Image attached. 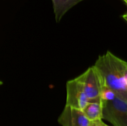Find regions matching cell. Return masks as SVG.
<instances>
[{
  "label": "cell",
  "mask_w": 127,
  "mask_h": 126,
  "mask_svg": "<svg viewBox=\"0 0 127 126\" xmlns=\"http://www.w3.org/2000/svg\"><path fill=\"white\" fill-rule=\"evenodd\" d=\"M123 61L107 51L98 58L94 66L100 75L103 87L109 88L116 96L127 100V86L123 75Z\"/></svg>",
  "instance_id": "6da1fadb"
},
{
  "label": "cell",
  "mask_w": 127,
  "mask_h": 126,
  "mask_svg": "<svg viewBox=\"0 0 127 126\" xmlns=\"http://www.w3.org/2000/svg\"><path fill=\"white\" fill-rule=\"evenodd\" d=\"M102 103V119L114 126H127V100L116 96L112 101Z\"/></svg>",
  "instance_id": "7a4b0ae2"
},
{
  "label": "cell",
  "mask_w": 127,
  "mask_h": 126,
  "mask_svg": "<svg viewBox=\"0 0 127 126\" xmlns=\"http://www.w3.org/2000/svg\"><path fill=\"white\" fill-rule=\"evenodd\" d=\"M81 82L89 101L100 100L103 84L99 72L93 66L77 77Z\"/></svg>",
  "instance_id": "3957f363"
},
{
  "label": "cell",
  "mask_w": 127,
  "mask_h": 126,
  "mask_svg": "<svg viewBox=\"0 0 127 126\" xmlns=\"http://www.w3.org/2000/svg\"><path fill=\"white\" fill-rule=\"evenodd\" d=\"M89 101L83 85L77 77L67 82L66 106L83 111Z\"/></svg>",
  "instance_id": "277c9868"
},
{
  "label": "cell",
  "mask_w": 127,
  "mask_h": 126,
  "mask_svg": "<svg viewBox=\"0 0 127 126\" xmlns=\"http://www.w3.org/2000/svg\"><path fill=\"white\" fill-rule=\"evenodd\" d=\"M58 122L62 126H89L91 122L83 111L68 106H65Z\"/></svg>",
  "instance_id": "5b68a950"
},
{
  "label": "cell",
  "mask_w": 127,
  "mask_h": 126,
  "mask_svg": "<svg viewBox=\"0 0 127 126\" xmlns=\"http://www.w3.org/2000/svg\"><path fill=\"white\" fill-rule=\"evenodd\" d=\"M56 22L61 21L62 17L72 7L84 0H52Z\"/></svg>",
  "instance_id": "8992f818"
},
{
  "label": "cell",
  "mask_w": 127,
  "mask_h": 126,
  "mask_svg": "<svg viewBox=\"0 0 127 126\" xmlns=\"http://www.w3.org/2000/svg\"><path fill=\"white\" fill-rule=\"evenodd\" d=\"M102 103L101 100L89 101L83 110V113L91 122L102 120Z\"/></svg>",
  "instance_id": "52a82bcc"
},
{
  "label": "cell",
  "mask_w": 127,
  "mask_h": 126,
  "mask_svg": "<svg viewBox=\"0 0 127 126\" xmlns=\"http://www.w3.org/2000/svg\"><path fill=\"white\" fill-rule=\"evenodd\" d=\"M116 96L115 93L107 87H103L100 95V100L102 101H109L114 100Z\"/></svg>",
  "instance_id": "ba28073f"
},
{
  "label": "cell",
  "mask_w": 127,
  "mask_h": 126,
  "mask_svg": "<svg viewBox=\"0 0 127 126\" xmlns=\"http://www.w3.org/2000/svg\"><path fill=\"white\" fill-rule=\"evenodd\" d=\"M123 75L125 82L127 86V62L123 61Z\"/></svg>",
  "instance_id": "9c48e42d"
},
{
  "label": "cell",
  "mask_w": 127,
  "mask_h": 126,
  "mask_svg": "<svg viewBox=\"0 0 127 126\" xmlns=\"http://www.w3.org/2000/svg\"><path fill=\"white\" fill-rule=\"evenodd\" d=\"M93 122L95 124V126H109V125L104 123V122L102 121V120H99V121H97Z\"/></svg>",
  "instance_id": "30bf717a"
},
{
  "label": "cell",
  "mask_w": 127,
  "mask_h": 126,
  "mask_svg": "<svg viewBox=\"0 0 127 126\" xmlns=\"http://www.w3.org/2000/svg\"><path fill=\"white\" fill-rule=\"evenodd\" d=\"M122 17H123V18H124V19H125V21H126L127 22V13H125V14L123 15Z\"/></svg>",
  "instance_id": "8fae6325"
},
{
  "label": "cell",
  "mask_w": 127,
  "mask_h": 126,
  "mask_svg": "<svg viewBox=\"0 0 127 126\" xmlns=\"http://www.w3.org/2000/svg\"><path fill=\"white\" fill-rule=\"evenodd\" d=\"M95 126V124L94 123V122H91V124H90V126Z\"/></svg>",
  "instance_id": "7c38bea8"
},
{
  "label": "cell",
  "mask_w": 127,
  "mask_h": 126,
  "mask_svg": "<svg viewBox=\"0 0 127 126\" xmlns=\"http://www.w3.org/2000/svg\"><path fill=\"white\" fill-rule=\"evenodd\" d=\"M123 1H124V2H125V3H126V4H127V0H123Z\"/></svg>",
  "instance_id": "4fadbf2b"
},
{
  "label": "cell",
  "mask_w": 127,
  "mask_h": 126,
  "mask_svg": "<svg viewBox=\"0 0 127 126\" xmlns=\"http://www.w3.org/2000/svg\"><path fill=\"white\" fill-rule=\"evenodd\" d=\"M2 82L0 81V85H2Z\"/></svg>",
  "instance_id": "5bb4252c"
}]
</instances>
